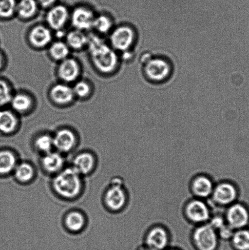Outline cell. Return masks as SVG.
I'll return each mask as SVG.
<instances>
[{"label": "cell", "instance_id": "6da1fadb", "mask_svg": "<svg viewBox=\"0 0 249 250\" xmlns=\"http://www.w3.org/2000/svg\"><path fill=\"white\" fill-rule=\"evenodd\" d=\"M87 46L93 64L100 73L110 74L116 70L118 56L101 38L96 36L89 37Z\"/></svg>", "mask_w": 249, "mask_h": 250}, {"label": "cell", "instance_id": "7a4b0ae2", "mask_svg": "<svg viewBox=\"0 0 249 250\" xmlns=\"http://www.w3.org/2000/svg\"><path fill=\"white\" fill-rule=\"evenodd\" d=\"M53 186L56 192L62 197H75L81 188L79 174L73 168L65 169L55 178Z\"/></svg>", "mask_w": 249, "mask_h": 250}, {"label": "cell", "instance_id": "3957f363", "mask_svg": "<svg viewBox=\"0 0 249 250\" xmlns=\"http://www.w3.org/2000/svg\"><path fill=\"white\" fill-rule=\"evenodd\" d=\"M218 232L208 224L197 225L192 231V241L196 250H218Z\"/></svg>", "mask_w": 249, "mask_h": 250}, {"label": "cell", "instance_id": "277c9868", "mask_svg": "<svg viewBox=\"0 0 249 250\" xmlns=\"http://www.w3.org/2000/svg\"><path fill=\"white\" fill-rule=\"evenodd\" d=\"M184 214L192 224L201 225L208 224L212 216L211 208L204 200L194 198L185 206Z\"/></svg>", "mask_w": 249, "mask_h": 250}, {"label": "cell", "instance_id": "5b68a950", "mask_svg": "<svg viewBox=\"0 0 249 250\" xmlns=\"http://www.w3.org/2000/svg\"><path fill=\"white\" fill-rule=\"evenodd\" d=\"M237 188L230 181H221L214 186L211 199L216 205L221 207H228L237 200Z\"/></svg>", "mask_w": 249, "mask_h": 250}, {"label": "cell", "instance_id": "8992f818", "mask_svg": "<svg viewBox=\"0 0 249 250\" xmlns=\"http://www.w3.org/2000/svg\"><path fill=\"white\" fill-rule=\"evenodd\" d=\"M224 216L227 224L234 231L246 229L249 224V210L242 203L235 202L227 207Z\"/></svg>", "mask_w": 249, "mask_h": 250}, {"label": "cell", "instance_id": "52a82bcc", "mask_svg": "<svg viewBox=\"0 0 249 250\" xmlns=\"http://www.w3.org/2000/svg\"><path fill=\"white\" fill-rule=\"evenodd\" d=\"M171 237L164 227L155 225L148 229L144 238V246L151 250H165L169 248Z\"/></svg>", "mask_w": 249, "mask_h": 250}, {"label": "cell", "instance_id": "ba28073f", "mask_svg": "<svg viewBox=\"0 0 249 250\" xmlns=\"http://www.w3.org/2000/svg\"><path fill=\"white\" fill-rule=\"evenodd\" d=\"M135 39V31L131 27L126 25L115 29L110 37L112 48L124 52L131 47Z\"/></svg>", "mask_w": 249, "mask_h": 250}, {"label": "cell", "instance_id": "9c48e42d", "mask_svg": "<svg viewBox=\"0 0 249 250\" xmlns=\"http://www.w3.org/2000/svg\"><path fill=\"white\" fill-rule=\"evenodd\" d=\"M105 200L107 207L114 211L121 210L125 206L127 195L123 188V181L120 179L116 178L112 180Z\"/></svg>", "mask_w": 249, "mask_h": 250}, {"label": "cell", "instance_id": "30bf717a", "mask_svg": "<svg viewBox=\"0 0 249 250\" xmlns=\"http://www.w3.org/2000/svg\"><path fill=\"white\" fill-rule=\"evenodd\" d=\"M145 73L148 79L153 82H161L170 77L172 68L167 61L161 58H151L145 63Z\"/></svg>", "mask_w": 249, "mask_h": 250}, {"label": "cell", "instance_id": "8fae6325", "mask_svg": "<svg viewBox=\"0 0 249 250\" xmlns=\"http://www.w3.org/2000/svg\"><path fill=\"white\" fill-rule=\"evenodd\" d=\"M214 186L213 181L210 176L199 174L192 178L190 188L195 198L205 200L211 198Z\"/></svg>", "mask_w": 249, "mask_h": 250}, {"label": "cell", "instance_id": "7c38bea8", "mask_svg": "<svg viewBox=\"0 0 249 250\" xmlns=\"http://www.w3.org/2000/svg\"><path fill=\"white\" fill-rule=\"evenodd\" d=\"M95 17L90 9L79 7L73 11L70 20L75 29L85 31L92 29Z\"/></svg>", "mask_w": 249, "mask_h": 250}, {"label": "cell", "instance_id": "4fadbf2b", "mask_svg": "<svg viewBox=\"0 0 249 250\" xmlns=\"http://www.w3.org/2000/svg\"><path fill=\"white\" fill-rule=\"evenodd\" d=\"M79 63L73 58H68L61 61L57 69L58 78L64 83L76 82L80 75Z\"/></svg>", "mask_w": 249, "mask_h": 250}, {"label": "cell", "instance_id": "5bb4252c", "mask_svg": "<svg viewBox=\"0 0 249 250\" xmlns=\"http://www.w3.org/2000/svg\"><path fill=\"white\" fill-rule=\"evenodd\" d=\"M69 19L68 9L62 5L53 7L46 14V21L51 29L60 31L65 26Z\"/></svg>", "mask_w": 249, "mask_h": 250}, {"label": "cell", "instance_id": "9a60e30c", "mask_svg": "<svg viewBox=\"0 0 249 250\" xmlns=\"http://www.w3.org/2000/svg\"><path fill=\"white\" fill-rule=\"evenodd\" d=\"M52 38L50 29L42 25L33 27L28 35L29 43L36 48H42L50 45Z\"/></svg>", "mask_w": 249, "mask_h": 250}, {"label": "cell", "instance_id": "2e32d148", "mask_svg": "<svg viewBox=\"0 0 249 250\" xmlns=\"http://www.w3.org/2000/svg\"><path fill=\"white\" fill-rule=\"evenodd\" d=\"M50 97L55 104L58 105L70 104L75 97L72 87L65 83L54 85L50 90Z\"/></svg>", "mask_w": 249, "mask_h": 250}, {"label": "cell", "instance_id": "e0dca14e", "mask_svg": "<svg viewBox=\"0 0 249 250\" xmlns=\"http://www.w3.org/2000/svg\"><path fill=\"white\" fill-rule=\"evenodd\" d=\"M76 137L74 133L69 129L60 130L53 138L54 146L62 152L69 151L74 146Z\"/></svg>", "mask_w": 249, "mask_h": 250}, {"label": "cell", "instance_id": "ac0fdd59", "mask_svg": "<svg viewBox=\"0 0 249 250\" xmlns=\"http://www.w3.org/2000/svg\"><path fill=\"white\" fill-rule=\"evenodd\" d=\"M89 37L85 35L84 31L75 30L69 32L66 35V43L70 49L79 51L87 46Z\"/></svg>", "mask_w": 249, "mask_h": 250}, {"label": "cell", "instance_id": "d6986e66", "mask_svg": "<svg viewBox=\"0 0 249 250\" xmlns=\"http://www.w3.org/2000/svg\"><path fill=\"white\" fill-rule=\"evenodd\" d=\"M94 166V158L91 154L84 153L76 157L73 162V168L79 175H86L92 171Z\"/></svg>", "mask_w": 249, "mask_h": 250}, {"label": "cell", "instance_id": "ffe728a7", "mask_svg": "<svg viewBox=\"0 0 249 250\" xmlns=\"http://www.w3.org/2000/svg\"><path fill=\"white\" fill-rule=\"evenodd\" d=\"M230 242L233 250H249V230L247 229L235 230Z\"/></svg>", "mask_w": 249, "mask_h": 250}, {"label": "cell", "instance_id": "44dd1931", "mask_svg": "<svg viewBox=\"0 0 249 250\" xmlns=\"http://www.w3.org/2000/svg\"><path fill=\"white\" fill-rule=\"evenodd\" d=\"M33 100L28 95L19 93L12 97L10 104L12 109L19 113H24L28 111L33 106Z\"/></svg>", "mask_w": 249, "mask_h": 250}, {"label": "cell", "instance_id": "7402d4cb", "mask_svg": "<svg viewBox=\"0 0 249 250\" xmlns=\"http://www.w3.org/2000/svg\"><path fill=\"white\" fill-rule=\"evenodd\" d=\"M17 125V119L13 112L0 109V131L5 134L11 133Z\"/></svg>", "mask_w": 249, "mask_h": 250}, {"label": "cell", "instance_id": "603a6c76", "mask_svg": "<svg viewBox=\"0 0 249 250\" xmlns=\"http://www.w3.org/2000/svg\"><path fill=\"white\" fill-rule=\"evenodd\" d=\"M63 159L60 154L57 153H48L42 159V165L45 170L50 173H55L62 168Z\"/></svg>", "mask_w": 249, "mask_h": 250}, {"label": "cell", "instance_id": "cb8c5ba5", "mask_svg": "<svg viewBox=\"0 0 249 250\" xmlns=\"http://www.w3.org/2000/svg\"><path fill=\"white\" fill-rule=\"evenodd\" d=\"M37 10L38 4L35 0H21L17 4V13L23 20L32 18L36 14Z\"/></svg>", "mask_w": 249, "mask_h": 250}, {"label": "cell", "instance_id": "d4e9b609", "mask_svg": "<svg viewBox=\"0 0 249 250\" xmlns=\"http://www.w3.org/2000/svg\"><path fill=\"white\" fill-rule=\"evenodd\" d=\"M70 51V49L67 43L62 41H57L51 43L48 50L51 58L59 62L68 58Z\"/></svg>", "mask_w": 249, "mask_h": 250}, {"label": "cell", "instance_id": "484cf974", "mask_svg": "<svg viewBox=\"0 0 249 250\" xmlns=\"http://www.w3.org/2000/svg\"><path fill=\"white\" fill-rule=\"evenodd\" d=\"M16 165V157L12 152L0 151V174H7L11 172Z\"/></svg>", "mask_w": 249, "mask_h": 250}, {"label": "cell", "instance_id": "4316f807", "mask_svg": "<svg viewBox=\"0 0 249 250\" xmlns=\"http://www.w3.org/2000/svg\"><path fill=\"white\" fill-rule=\"evenodd\" d=\"M112 21L109 17L105 15L95 17L93 23V29H95L97 33L101 34H106L111 31L112 28Z\"/></svg>", "mask_w": 249, "mask_h": 250}, {"label": "cell", "instance_id": "83f0119b", "mask_svg": "<svg viewBox=\"0 0 249 250\" xmlns=\"http://www.w3.org/2000/svg\"><path fill=\"white\" fill-rule=\"evenodd\" d=\"M84 218L80 213L72 212L66 217L65 224L72 231H79L84 227Z\"/></svg>", "mask_w": 249, "mask_h": 250}, {"label": "cell", "instance_id": "f1b7e54d", "mask_svg": "<svg viewBox=\"0 0 249 250\" xmlns=\"http://www.w3.org/2000/svg\"><path fill=\"white\" fill-rule=\"evenodd\" d=\"M33 167L27 163H22L17 167L16 169V176L21 182H28L33 178L34 176Z\"/></svg>", "mask_w": 249, "mask_h": 250}, {"label": "cell", "instance_id": "f546056e", "mask_svg": "<svg viewBox=\"0 0 249 250\" xmlns=\"http://www.w3.org/2000/svg\"><path fill=\"white\" fill-rule=\"evenodd\" d=\"M16 0H0V18L7 19L16 12Z\"/></svg>", "mask_w": 249, "mask_h": 250}, {"label": "cell", "instance_id": "4dcf8cb0", "mask_svg": "<svg viewBox=\"0 0 249 250\" xmlns=\"http://www.w3.org/2000/svg\"><path fill=\"white\" fill-rule=\"evenodd\" d=\"M12 96L13 95L9 83L0 79V109L10 104Z\"/></svg>", "mask_w": 249, "mask_h": 250}, {"label": "cell", "instance_id": "1f68e13d", "mask_svg": "<svg viewBox=\"0 0 249 250\" xmlns=\"http://www.w3.org/2000/svg\"><path fill=\"white\" fill-rule=\"evenodd\" d=\"M35 146L39 151L47 154L54 146L53 138L48 135H42L36 139Z\"/></svg>", "mask_w": 249, "mask_h": 250}, {"label": "cell", "instance_id": "d6a6232c", "mask_svg": "<svg viewBox=\"0 0 249 250\" xmlns=\"http://www.w3.org/2000/svg\"><path fill=\"white\" fill-rule=\"evenodd\" d=\"M72 89L75 96L79 99H85L89 96L91 92V87L89 83L84 81H79L76 83Z\"/></svg>", "mask_w": 249, "mask_h": 250}, {"label": "cell", "instance_id": "836d02e7", "mask_svg": "<svg viewBox=\"0 0 249 250\" xmlns=\"http://www.w3.org/2000/svg\"><path fill=\"white\" fill-rule=\"evenodd\" d=\"M234 230L226 224L222 229L217 231L218 232L219 239L224 240V241H230L234 232Z\"/></svg>", "mask_w": 249, "mask_h": 250}, {"label": "cell", "instance_id": "e575fe53", "mask_svg": "<svg viewBox=\"0 0 249 250\" xmlns=\"http://www.w3.org/2000/svg\"><path fill=\"white\" fill-rule=\"evenodd\" d=\"M39 4L43 7H48L55 3L56 0H38Z\"/></svg>", "mask_w": 249, "mask_h": 250}, {"label": "cell", "instance_id": "d590c367", "mask_svg": "<svg viewBox=\"0 0 249 250\" xmlns=\"http://www.w3.org/2000/svg\"><path fill=\"white\" fill-rule=\"evenodd\" d=\"M151 59V55L150 54L147 53L143 55L142 57H141V60L142 61V62L146 63V62H148V61H150Z\"/></svg>", "mask_w": 249, "mask_h": 250}, {"label": "cell", "instance_id": "8d00e7d4", "mask_svg": "<svg viewBox=\"0 0 249 250\" xmlns=\"http://www.w3.org/2000/svg\"><path fill=\"white\" fill-rule=\"evenodd\" d=\"M4 65V56L1 52H0V70L3 68Z\"/></svg>", "mask_w": 249, "mask_h": 250}, {"label": "cell", "instance_id": "74e56055", "mask_svg": "<svg viewBox=\"0 0 249 250\" xmlns=\"http://www.w3.org/2000/svg\"><path fill=\"white\" fill-rule=\"evenodd\" d=\"M136 250H151L148 248V247H146L145 246H144V245L143 244L142 246L138 247L137 249H136Z\"/></svg>", "mask_w": 249, "mask_h": 250}, {"label": "cell", "instance_id": "f35d334b", "mask_svg": "<svg viewBox=\"0 0 249 250\" xmlns=\"http://www.w3.org/2000/svg\"><path fill=\"white\" fill-rule=\"evenodd\" d=\"M165 250H180L179 249H177V248H174V247H169V248H168Z\"/></svg>", "mask_w": 249, "mask_h": 250}]
</instances>
